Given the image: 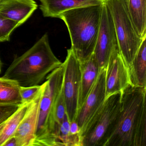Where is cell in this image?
I'll return each mask as SVG.
<instances>
[{
  "label": "cell",
  "mask_w": 146,
  "mask_h": 146,
  "mask_svg": "<svg viewBox=\"0 0 146 146\" xmlns=\"http://www.w3.org/2000/svg\"><path fill=\"white\" fill-rule=\"evenodd\" d=\"M146 88L129 84L122 91L121 108L105 146H146Z\"/></svg>",
  "instance_id": "obj_1"
},
{
  "label": "cell",
  "mask_w": 146,
  "mask_h": 146,
  "mask_svg": "<svg viewBox=\"0 0 146 146\" xmlns=\"http://www.w3.org/2000/svg\"><path fill=\"white\" fill-rule=\"evenodd\" d=\"M62 64L54 54L46 33L28 51L14 59L3 77L16 81L21 87L39 85Z\"/></svg>",
  "instance_id": "obj_2"
},
{
  "label": "cell",
  "mask_w": 146,
  "mask_h": 146,
  "mask_svg": "<svg viewBox=\"0 0 146 146\" xmlns=\"http://www.w3.org/2000/svg\"><path fill=\"white\" fill-rule=\"evenodd\" d=\"M102 5L69 10L60 16L70 34L71 47L80 63L93 54L99 33Z\"/></svg>",
  "instance_id": "obj_3"
},
{
  "label": "cell",
  "mask_w": 146,
  "mask_h": 146,
  "mask_svg": "<svg viewBox=\"0 0 146 146\" xmlns=\"http://www.w3.org/2000/svg\"><path fill=\"white\" fill-rule=\"evenodd\" d=\"M63 76L62 64L46 77L33 146H59L55 136L54 115L56 101L63 86Z\"/></svg>",
  "instance_id": "obj_4"
},
{
  "label": "cell",
  "mask_w": 146,
  "mask_h": 146,
  "mask_svg": "<svg viewBox=\"0 0 146 146\" xmlns=\"http://www.w3.org/2000/svg\"><path fill=\"white\" fill-rule=\"evenodd\" d=\"M122 92L105 100L80 133L81 146H105L117 123L121 108Z\"/></svg>",
  "instance_id": "obj_5"
},
{
  "label": "cell",
  "mask_w": 146,
  "mask_h": 146,
  "mask_svg": "<svg viewBox=\"0 0 146 146\" xmlns=\"http://www.w3.org/2000/svg\"><path fill=\"white\" fill-rule=\"evenodd\" d=\"M104 2L112 18L119 50L128 68L144 37H141L137 31L128 12L126 0H104Z\"/></svg>",
  "instance_id": "obj_6"
},
{
  "label": "cell",
  "mask_w": 146,
  "mask_h": 146,
  "mask_svg": "<svg viewBox=\"0 0 146 146\" xmlns=\"http://www.w3.org/2000/svg\"><path fill=\"white\" fill-rule=\"evenodd\" d=\"M64 67L63 90L66 114L70 122L76 119L80 88V62L71 48L67 50Z\"/></svg>",
  "instance_id": "obj_7"
},
{
  "label": "cell",
  "mask_w": 146,
  "mask_h": 146,
  "mask_svg": "<svg viewBox=\"0 0 146 146\" xmlns=\"http://www.w3.org/2000/svg\"><path fill=\"white\" fill-rule=\"evenodd\" d=\"M117 47V40L112 18L104 0L99 33L93 53L100 69L106 68L111 54Z\"/></svg>",
  "instance_id": "obj_8"
},
{
  "label": "cell",
  "mask_w": 146,
  "mask_h": 146,
  "mask_svg": "<svg viewBox=\"0 0 146 146\" xmlns=\"http://www.w3.org/2000/svg\"><path fill=\"white\" fill-rule=\"evenodd\" d=\"M129 84L128 68L117 47L111 54L106 68V99L122 92Z\"/></svg>",
  "instance_id": "obj_9"
},
{
  "label": "cell",
  "mask_w": 146,
  "mask_h": 146,
  "mask_svg": "<svg viewBox=\"0 0 146 146\" xmlns=\"http://www.w3.org/2000/svg\"><path fill=\"white\" fill-rule=\"evenodd\" d=\"M46 82L41 84L40 90L31 101L24 117L15 132L18 146H33L36 137L40 104Z\"/></svg>",
  "instance_id": "obj_10"
},
{
  "label": "cell",
  "mask_w": 146,
  "mask_h": 146,
  "mask_svg": "<svg viewBox=\"0 0 146 146\" xmlns=\"http://www.w3.org/2000/svg\"><path fill=\"white\" fill-rule=\"evenodd\" d=\"M106 68L100 69L93 88L78 111L75 121L80 128V133L106 100Z\"/></svg>",
  "instance_id": "obj_11"
},
{
  "label": "cell",
  "mask_w": 146,
  "mask_h": 146,
  "mask_svg": "<svg viewBox=\"0 0 146 146\" xmlns=\"http://www.w3.org/2000/svg\"><path fill=\"white\" fill-rule=\"evenodd\" d=\"M37 7L34 0H1L0 15L21 25L31 17Z\"/></svg>",
  "instance_id": "obj_12"
},
{
  "label": "cell",
  "mask_w": 146,
  "mask_h": 146,
  "mask_svg": "<svg viewBox=\"0 0 146 146\" xmlns=\"http://www.w3.org/2000/svg\"><path fill=\"white\" fill-rule=\"evenodd\" d=\"M40 8L45 17L57 18L65 12L88 6L102 5L104 0H40Z\"/></svg>",
  "instance_id": "obj_13"
},
{
  "label": "cell",
  "mask_w": 146,
  "mask_h": 146,
  "mask_svg": "<svg viewBox=\"0 0 146 146\" xmlns=\"http://www.w3.org/2000/svg\"><path fill=\"white\" fill-rule=\"evenodd\" d=\"M80 68L81 75L78 101V111L82 106L93 88L101 69L93 54L88 59L80 63Z\"/></svg>",
  "instance_id": "obj_14"
},
{
  "label": "cell",
  "mask_w": 146,
  "mask_h": 146,
  "mask_svg": "<svg viewBox=\"0 0 146 146\" xmlns=\"http://www.w3.org/2000/svg\"><path fill=\"white\" fill-rule=\"evenodd\" d=\"M146 36L143 37L131 65L128 67L130 84L146 88Z\"/></svg>",
  "instance_id": "obj_15"
},
{
  "label": "cell",
  "mask_w": 146,
  "mask_h": 146,
  "mask_svg": "<svg viewBox=\"0 0 146 146\" xmlns=\"http://www.w3.org/2000/svg\"><path fill=\"white\" fill-rule=\"evenodd\" d=\"M128 12L138 35L146 36V0H126Z\"/></svg>",
  "instance_id": "obj_16"
},
{
  "label": "cell",
  "mask_w": 146,
  "mask_h": 146,
  "mask_svg": "<svg viewBox=\"0 0 146 146\" xmlns=\"http://www.w3.org/2000/svg\"><path fill=\"white\" fill-rule=\"evenodd\" d=\"M21 86L16 81L0 77V104L22 105L24 102L20 94Z\"/></svg>",
  "instance_id": "obj_17"
},
{
  "label": "cell",
  "mask_w": 146,
  "mask_h": 146,
  "mask_svg": "<svg viewBox=\"0 0 146 146\" xmlns=\"http://www.w3.org/2000/svg\"><path fill=\"white\" fill-rule=\"evenodd\" d=\"M31 102H24L20 105L18 109L6 121L5 126L0 134V146H3L8 139L14 136Z\"/></svg>",
  "instance_id": "obj_18"
},
{
  "label": "cell",
  "mask_w": 146,
  "mask_h": 146,
  "mask_svg": "<svg viewBox=\"0 0 146 146\" xmlns=\"http://www.w3.org/2000/svg\"><path fill=\"white\" fill-rule=\"evenodd\" d=\"M66 113V110L65 104L64 99L63 90L62 88L61 91L59 94L56 101L55 108H54V115L55 136L59 144V146H60V144L58 140V135L60 125L63 122L64 117Z\"/></svg>",
  "instance_id": "obj_19"
},
{
  "label": "cell",
  "mask_w": 146,
  "mask_h": 146,
  "mask_svg": "<svg viewBox=\"0 0 146 146\" xmlns=\"http://www.w3.org/2000/svg\"><path fill=\"white\" fill-rule=\"evenodd\" d=\"M20 26L17 22L0 15V42L10 41L13 31Z\"/></svg>",
  "instance_id": "obj_20"
},
{
  "label": "cell",
  "mask_w": 146,
  "mask_h": 146,
  "mask_svg": "<svg viewBox=\"0 0 146 146\" xmlns=\"http://www.w3.org/2000/svg\"><path fill=\"white\" fill-rule=\"evenodd\" d=\"M70 128V122L66 113L60 125L58 135V140L60 146H69Z\"/></svg>",
  "instance_id": "obj_21"
},
{
  "label": "cell",
  "mask_w": 146,
  "mask_h": 146,
  "mask_svg": "<svg viewBox=\"0 0 146 146\" xmlns=\"http://www.w3.org/2000/svg\"><path fill=\"white\" fill-rule=\"evenodd\" d=\"M41 88V85L30 87H21L20 94L23 102H30L37 95Z\"/></svg>",
  "instance_id": "obj_22"
},
{
  "label": "cell",
  "mask_w": 146,
  "mask_h": 146,
  "mask_svg": "<svg viewBox=\"0 0 146 146\" xmlns=\"http://www.w3.org/2000/svg\"><path fill=\"white\" fill-rule=\"evenodd\" d=\"M20 105L0 104V125L6 121Z\"/></svg>",
  "instance_id": "obj_23"
},
{
  "label": "cell",
  "mask_w": 146,
  "mask_h": 146,
  "mask_svg": "<svg viewBox=\"0 0 146 146\" xmlns=\"http://www.w3.org/2000/svg\"><path fill=\"white\" fill-rule=\"evenodd\" d=\"M70 133L71 135L81 137L80 128L75 120L70 122Z\"/></svg>",
  "instance_id": "obj_24"
},
{
  "label": "cell",
  "mask_w": 146,
  "mask_h": 146,
  "mask_svg": "<svg viewBox=\"0 0 146 146\" xmlns=\"http://www.w3.org/2000/svg\"><path fill=\"white\" fill-rule=\"evenodd\" d=\"M3 146H18L17 143L15 136H14L8 139L5 143Z\"/></svg>",
  "instance_id": "obj_25"
},
{
  "label": "cell",
  "mask_w": 146,
  "mask_h": 146,
  "mask_svg": "<svg viewBox=\"0 0 146 146\" xmlns=\"http://www.w3.org/2000/svg\"><path fill=\"white\" fill-rule=\"evenodd\" d=\"M6 121L4 122L3 123L1 124V125H0V134L1 133L2 131V130H3V128H4V126L5 125V124Z\"/></svg>",
  "instance_id": "obj_26"
},
{
  "label": "cell",
  "mask_w": 146,
  "mask_h": 146,
  "mask_svg": "<svg viewBox=\"0 0 146 146\" xmlns=\"http://www.w3.org/2000/svg\"><path fill=\"white\" fill-rule=\"evenodd\" d=\"M2 65H3V63L1 61V59L0 58V74L1 73V71H2Z\"/></svg>",
  "instance_id": "obj_27"
},
{
  "label": "cell",
  "mask_w": 146,
  "mask_h": 146,
  "mask_svg": "<svg viewBox=\"0 0 146 146\" xmlns=\"http://www.w3.org/2000/svg\"><path fill=\"white\" fill-rule=\"evenodd\" d=\"M0 1H1V0H0Z\"/></svg>",
  "instance_id": "obj_28"
}]
</instances>
